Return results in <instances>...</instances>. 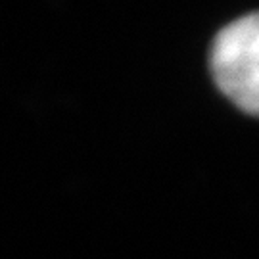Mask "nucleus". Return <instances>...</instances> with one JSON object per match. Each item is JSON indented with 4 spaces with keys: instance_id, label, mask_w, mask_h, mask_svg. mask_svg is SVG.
<instances>
[{
    "instance_id": "1",
    "label": "nucleus",
    "mask_w": 259,
    "mask_h": 259,
    "mask_svg": "<svg viewBox=\"0 0 259 259\" xmlns=\"http://www.w3.org/2000/svg\"><path fill=\"white\" fill-rule=\"evenodd\" d=\"M209 69L236 108L259 117V12L234 19L215 35Z\"/></svg>"
}]
</instances>
